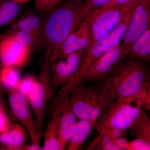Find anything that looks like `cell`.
Wrapping results in <instances>:
<instances>
[{
	"instance_id": "cell-1",
	"label": "cell",
	"mask_w": 150,
	"mask_h": 150,
	"mask_svg": "<svg viewBox=\"0 0 150 150\" xmlns=\"http://www.w3.org/2000/svg\"><path fill=\"white\" fill-rule=\"evenodd\" d=\"M103 81L108 87L112 101L134 98L150 112V77L146 67L138 58L127 56Z\"/></svg>"
},
{
	"instance_id": "cell-2",
	"label": "cell",
	"mask_w": 150,
	"mask_h": 150,
	"mask_svg": "<svg viewBox=\"0 0 150 150\" xmlns=\"http://www.w3.org/2000/svg\"><path fill=\"white\" fill-rule=\"evenodd\" d=\"M88 10L83 0H66L49 11L43 21V36L45 45L52 48L51 63L54 62L61 44L84 20Z\"/></svg>"
},
{
	"instance_id": "cell-3",
	"label": "cell",
	"mask_w": 150,
	"mask_h": 150,
	"mask_svg": "<svg viewBox=\"0 0 150 150\" xmlns=\"http://www.w3.org/2000/svg\"><path fill=\"white\" fill-rule=\"evenodd\" d=\"M135 8L128 13L123 20L111 32L91 46L85 52L76 72L69 82L62 87L56 96V99H61L69 95L73 90L83 82L86 73L92 63L105 53L121 44Z\"/></svg>"
},
{
	"instance_id": "cell-4",
	"label": "cell",
	"mask_w": 150,
	"mask_h": 150,
	"mask_svg": "<svg viewBox=\"0 0 150 150\" xmlns=\"http://www.w3.org/2000/svg\"><path fill=\"white\" fill-rule=\"evenodd\" d=\"M82 83L70 93L71 108L79 120L96 121L112 101L108 87L104 81L96 88L84 85Z\"/></svg>"
},
{
	"instance_id": "cell-5",
	"label": "cell",
	"mask_w": 150,
	"mask_h": 150,
	"mask_svg": "<svg viewBox=\"0 0 150 150\" xmlns=\"http://www.w3.org/2000/svg\"><path fill=\"white\" fill-rule=\"evenodd\" d=\"M139 1L131 0L124 5L89 10L85 20L89 25L91 30L92 40L91 46L114 29L128 13L136 6Z\"/></svg>"
},
{
	"instance_id": "cell-6",
	"label": "cell",
	"mask_w": 150,
	"mask_h": 150,
	"mask_svg": "<svg viewBox=\"0 0 150 150\" xmlns=\"http://www.w3.org/2000/svg\"><path fill=\"white\" fill-rule=\"evenodd\" d=\"M46 46L45 56L41 70L39 74L35 77V82L27 96L36 125L41 132L47 103L51 95L50 57L52 48L47 45Z\"/></svg>"
},
{
	"instance_id": "cell-7",
	"label": "cell",
	"mask_w": 150,
	"mask_h": 150,
	"mask_svg": "<svg viewBox=\"0 0 150 150\" xmlns=\"http://www.w3.org/2000/svg\"><path fill=\"white\" fill-rule=\"evenodd\" d=\"M142 108L136 98H119L110 103L96 122L105 127L127 130L138 118Z\"/></svg>"
},
{
	"instance_id": "cell-8",
	"label": "cell",
	"mask_w": 150,
	"mask_h": 150,
	"mask_svg": "<svg viewBox=\"0 0 150 150\" xmlns=\"http://www.w3.org/2000/svg\"><path fill=\"white\" fill-rule=\"evenodd\" d=\"M150 0H139L121 42V58H127L131 46L150 27Z\"/></svg>"
},
{
	"instance_id": "cell-9",
	"label": "cell",
	"mask_w": 150,
	"mask_h": 150,
	"mask_svg": "<svg viewBox=\"0 0 150 150\" xmlns=\"http://www.w3.org/2000/svg\"><path fill=\"white\" fill-rule=\"evenodd\" d=\"M9 105L16 119L29 134L31 143L40 144L43 134L33 120L27 97L18 89L9 90Z\"/></svg>"
},
{
	"instance_id": "cell-10",
	"label": "cell",
	"mask_w": 150,
	"mask_h": 150,
	"mask_svg": "<svg viewBox=\"0 0 150 150\" xmlns=\"http://www.w3.org/2000/svg\"><path fill=\"white\" fill-rule=\"evenodd\" d=\"M85 54V49H81L51 63V95L55 89L62 87L69 82L76 72Z\"/></svg>"
},
{
	"instance_id": "cell-11",
	"label": "cell",
	"mask_w": 150,
	"mask_h": 150,
	"mask_svg": "<svg viewBox=\"0 0 150 150\" xmlns=\"http://www.w3.org/2000/svg\"><path fill=\"white\" fill-rule=\"evenodd\" d=\"M121 44L105 53L92 63L86 73L85 79L91 81H100L110 75L124 61L121 58Z\"/></svg>"
},
{
	"instance_id": "cell-12",
	"label": "cell",
	"mask_w": 150,
	"mask_h": 150,
	"mask_svg": "<svg viewBox=\"0 0 150 150\" xmlns=\"http://www.w3.org/2000/svg\"><path fill=\"white\" fill-rule=\"evenodd\" d=\"M31 48L5 35L0 40V61L3 66L21 67L29 59Z\"/></svg>"
},
{
	"instance_id": "cell-13",
	"label": "cell",
	"mask_w": 150,
	"mask_h": 150,
	"mask_svg": "<svg viewBox=\"0 0 150 150\" xmlns=\"http://www.w3.org/2000/svg\"><path fill=\"white\" fill-rule=\"evenodd\" d=\"M92 40V36L89 25L84 19L61 44L54 62L78 50L85 49L86 52L90 47Z\"/></svg>"
},
{
	"instance_id": "cell-14",
	"label": "cell",
	"mask_w": 150,
	"mask_h": 150,
	"mask_svg": "<svg viewBox=\"0 0 150 150\" xmlns=\"http://www.w3.org/2000/svg\"><path fill=\"white\" fill-rule=\"evenodd\" d=\"M69 96H67L62 98L55 107L59 108L61 114L58 132L60 150L65 149L77 126V118L71 108Z\"/></svg>"
},
{
	"instance_id": "cell-15",
	"label": "cell",
	"mask_w": 150,
	"mask_h": 150,
	"mask_svg": "<svg viewBox=\"0 0 150 150\" xmlns=\"http://www.w3.org/2000/svg\"><path fill=\"white\" fill-rule=\"evenodd\" d=\"M26 140L27 131L21 124H12L8 131L0 134V143L3 149L23 150Z\"/></svg>"
},
{
	"instance_id": "cell-16",
	"label": "cell",
	"mask_w": 150,
	"mask_h": 150,
	"mask_svg": "<svg viewBox=\"0 0 150 150\" xmlns=\"http://www.w3.org/2000/svg\"><path fill=\"white\" fill-rule=\"evenodd\" d=\"M60 117V109L59 107H56L43 135L44 142L42 150H60L58 132Z\"/></svg>"
},
{
	"instance_id": "cell-17",
	"label": "cell",
	"mask_w": 150,
	"mask_h": 150,
	"mask_svg": "<svg viewBox=\"0 0 150 150\" xmlns=\"http://www.w3.org/2000/svg\"><path fill=\"white\" fill-rule=\"evenodd\" d=\"M13 28L14 30H25L32 33L44 41L43 22L35 13L28 12L23 16L16 23Z\"/></svg>"
},
{
	"instance_id": "cell-18",
	"label": "cell",
	"mask_w": 150,
	"mask_h": 150,
	"mask_svg": "<svg viewBox=\"0 0 150 150\" xmlns=\"http://www.w3.org/2000/svg\"><path fill=\"white\" fill-rule=\"evenodd\" d=\"M96 121L79 120L74 133L69 141L67 150H81L87 139Z\"/></svg>"
},
{
	"instance_id": "cell-19",
	"label": "cell",
	"mask_w": 150,
	"mask_h": 150,
	"mask_svg": "<svg viewBox=\"0 0 150 150\" xmlns=\"http://www.w3.org/2000/svg\"><path fill=\"white\" fill-rule=\"evenodd\" d=\"M128 56L138 58L145 62L150 59V27L131 46Z\"/></svg>"
},
{
	"instance_id": "cell-20",
	"label": "cell",
	"mask_w": 150,
	"mask_h": 150,
	"mask_svg": "<svg viewBox=\"0 0 150 150\" xmlns=\"http://www.w3.org/2000/svg\"><path fill=\"white\" fill-rule=\"evenodd\" d=\"M129 129L134 137L150 143V120L143 108L138 118Z\"/></svg>"
},
{
	"instance_id": "cell-21",
	"label": "cell",
	"mask_w": 150,
	"mask_h": 150,
	"mask_svg": "<svg viewBox=\"0 0 150 150\" xmlns=\"http://www.w3.org/2000/svg\"><path fill=\"white\" fill-rule=\"evenodd\" d=\"M20 9L19 3L13 0L0 1V27L11 23L18 16Z\"/></svg>"
},
{
	"instance_id": "cell-22",
	"label": "cell",
	"mask_w": 150,
	"mask_h": 150,
	"mask_svg": "<svg viewBox=\"0 0 150 150\" xmlns=\"http://www.w3.org/2000/svg\"><path fill=\"white\" fill-rule=\"evenodd\" d=\"M15 67L3 66L0 69V83L8 90L18 89L21 80L19 72Z\"/></svg>"
},
{
	"instance_id": "cell-23",
	"label": "cell",
	"mask_w": 150,
	"mask_h": 150,
	"mask_svg": "<svg viewBox=\"0 0 150 150\" xmlns=\"http://www.w3.org/2000/svg\"><path fill=\"white\" fill-rule=\"evenodd\" d=\"M15 39L19 43L31 48L33 46L40 43H44L42 39L35 34L25 30H14L7 35Z\"/></svg>"
},
{
	"instance_id": "cell-24",
	"label": "cell",
	"mask_w": 150,
	"mask_h": 150,
	"mask_svg": "<svg viewBox=\"0 0 150 150\" xmlns=\"http://www.w3.org/2000/svg\"><path fill=\"white\" fill-rule=\"evenodd\" d=\"M93 129L96 130L99 134L103 150H121L120 148L115 144L114 138L105 127L100 125L96 121Z\"/></svg>"
},
{
	"instance_id": "cell-25",
	"label": "cell",
	"mask_w": 150,
	"mask_h": 150,
	"mask_svg": "<svg viewBox=\"0 0 150 150\" xmlns=\"http://www.w3.org/2000/svg\"><path fill=\"white\" fill-rule=\"evenodd\" d=\"M63 0H35V8L40 13L49 12L60 5Z\"/></svg>"
},
{
	"instance_id": "cell-26",
	"label": "cell",
	"mask_w": 150,
	"mask_h": 150,
	"mask_svg": "<svg viewBox=\"0 0 150 150\" xmlns=\"http://www.w3.org/2000/svg\"><path fill=\"white\" fill-rule=\"evenodd\" d=\"M35 79V77L28 76L21 80L18 89L27 98Z\"/></svg>"
},
{
	"instance_id": "cell-27",
	"label": "cell",
	"mask_w": 150,
	"mask_h": 150,
	"mask_svg": "<svg viewBox=\"0 0 150 150\" xmlns=\"http://www.w3.org/2000/svg\"><path fill=\"white\" fill-rule=\"evenodd\" d=\"M150 143L142 139L137 138L129 142L127 150H149Z\"/></svg>"
},
{
	"instance_id": "cell-28",
	"label": "cell",
	"mask_w": 150,
	"mask_h": 150,
	"mask_svg": "<svg viewBox=\"0 0 150 150\" xmlns=\"http://www.w3.org/2000/svg\"><path fill=\"white\" fill-rule=\"evenodd\" d=\"M111 0H86V6L89 10L94 9L107 6Z\"/></svg>"
},
{
	"instance_id": "cell-29",
	"label": "cell",
	"mask_w": 150,
	"mask_h": 150,
	"mask_svg": "<svg viewBox=\"0 0 150 150\" xmlns=\"http://www.w3.org/2000/svg\"><path fill=\"white\" fill-rule=\"evenodd\" d=\"M12 124L6 112L0 113V134L8 131Z\"/></svg>"
},
{
	"instance_id": "cell-30",
	"label": "cell",
	"mask_w": 150,
	"mask_h": 150,
	"mask_svg": "<svg viewBox=\"0 0 150 150\" xmlns=\"http://www.w3.org/2000/svg\"><path fill=\"white\" fill-rule=\"evenodd\" d=\"M104 127H105L108 130L110 134H111V136L114 139L119 138V137H126V136H127L126 129L112 128V127H105V126H104Z\"/></svg>"
},
{
	"instance_id": "cell-31",
	"label": "cell",
	"mask_w": 150,
	"mask_h": 150,
	"mask_svg": "<svg viewBox=\"0 0 150 150\" xmlns=\"http://www.w3.org/2000/svg\"><path fill=\"white\" fill-rule=\"evenodd\" d=\"M114 142L115 144L121 150H127L129 147V142L126 139L123 137L114 139Z\"/></svg>"
},
{
	"instance_id": "cell-32",
	"label": "cell",
	"mask_w": 150,
	"mask_h": 150,
	"mask_svg": "<svg viewBox=\"0 0 150 150\" xmlns=\"http://www.w3.org/2000/svg\"><path fill=\"white\" fill-rule=\"evenodd\" d=\"M88 149L103 150L101 139L100 137L95 140L94 142H93V143L91 145Z\"/></svg>"
},
{
	"instance_id": "cell-33",
	"label": "cell",
	"mask_w": 150,
	"mask_h": 150,
	"mask_svg": "<svg viewBox=\"0 0 150 150\" xmlns=\"http://www.w3.org/2000/svg\"><path fill=\"white\" fill-rule=\"evenodd\" d=\"M23 150H41L42 147L40 144H33L30 145H25L23 148Z\"/></svg>"
},
{
	"instance_id": "cell-34",
	"label": "cell",
	"mask_w": 150,
	"mask_h": 150,
	"mask_svg": "<svg viewBox=\"0 0 150 150\" xmlns=\"http://www.w3.org/2000/svg\"><path fill=\"white\" fill-rule=\"evenodd\" d=\"M131 0H111L110 3L105 6H109L116 5H124L127 4Z\"/></svg>"
},
{
	"instance_id": "cell-35",
	"label": "cell",
	"mask_w": 150,
	"mask_h": 150,
	"mask_svg": "<svg viewBox=\"0 0 150 150\" xmlns=\"http://www.w3.org/2000/svg\"><path fill=\"white\" fill-rule=\"evenodd\" d=\"M4 112H5V110L4 105L2 103V101H0V113Z\"/></svg>"
},
{
	"instance_id": "cell-36",
	"label": "cell",
	"mask_w": 150,
	"mask_h": 150,
	"mask_svg": "<svg viewBox=\"0 0 150 150\" xmlns=\"http://www.w3.org/2000/svg\"><path fill=\"white\" fill-rule=\"evenodd\" d=\"M3 96V89L2 88L1 85L0 83V101H1Z\"/></svg>"
},
{
	"instance_id": "cell-37",
	"label": "cell",
	"mask_w": 150,
	"mask_h": 150,
	"mask_svg": "<svg viewBox=\"0 0 150 150\" xmlns=\"http://www.w3.org/2000/svg\"><path fill=\"white\" fill-rule=\"evenodd\" d=\"M13 1H15L16 2L18 3H22L26 2L30 0H13Z\"/></svg>"
}]
</instances>
